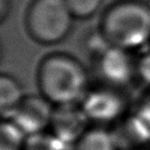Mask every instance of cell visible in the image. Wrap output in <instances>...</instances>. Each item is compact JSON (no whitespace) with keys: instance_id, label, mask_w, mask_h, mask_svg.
<instances>
[{"instance_id":"1","label":"cell","mask_w":150,"mask_h":150,"mask_svg":"<svg viewBox=\"0 0 150 150\" xmlns=\"http://www.w3.org/2000/svg\"><path fill=\"white\" fill-rule=\"evenodd\" d=\"M38 83L42 96L54 105L78 103L88 92V72L74 56L52 54L38 66Z\"/></svg>"},{"instance_id":"2","label":"cell","mask_w":150,"mask_h":150,"mask_svg":"<svg viewBox=\"0 0 150 150\" xmlns=\"http://www.w3.org/2000/svg\"><path fill=\"white\" fill-rule=\"evenodd\" d=\"M100 32L110 45L132 50L150 41V6L123 0L110 6L101 19Z\"/></svg>"},{"instance_id":"3","label":"cell","mask_w":150,"mask_h":150,"mask_svg":"<svg viewBox=\"0 0 150 150\" xmlns=\"http://www.w3.org/2000/svg\"><path fill=\"white\" fill-rule=\"evenodd\" d=\"M74 19L65 0H33L26 11L25 26L34 41L54 45L66 38Z\"/></svg>"},{"instance_id":"4","label":"cell","mask_w":150,"mask_h":150,"mask_svg":"<svg viewBox=\"0 0 150 150\" xmlns=\"http://www.w3.org/2000/svg\"><path fill=\"white\" fill-rule=\"evenodd\" d=\"M55 105L44 96H25L8 118L13 121L26 136L45 132L50 126Z\"/></svg>"},{"instance_id":"5","label":"cell","mask_w":150,"mask_h":150,"mask_svg":"<svg viewBox=\"0 0 150 150\" xmlns=\"http://www.w3.org/2000/svg\"><path fill=\"white\" fill-rule=\"evenodd\" d=\"M96 66L102 79L113 88L127 84L137 72V63L134 62L130 50L113 45L99 53Z\"/></svg>"},{"instance_id":"6","label":"cell","mask_w":150,"mask_h":150,"mask_svg":"<svg viewBox=\"0 0 150 150\" xmlns=\"http://www.w3.org/2000/svg\"><path fill=\"white\" fill-rule=\"evenodd\" d=\"M80 104L89 120L96 123L116 121L125 111L124 98L112 88H98L88 91Z\"/></svg>"},{"instance_id":"7","label":"cell","mask_w":150,"mask_h":150,"mask_svg":"<svg viewBox=\"0 0 150 150\" xmlns=\"http://www.w3.org/2000/svg\"><path fill=\"white\" fill-rule=\"evenodd\" d=\"M89 122L90 120L81 108V104L55 105L50 127L59 139L70 146L75 145L87 132Z\"/></svg>"},{"instance_id":"8","label":"cell","mask_w":150,"mask_h":150,"mask_svg":"<svg viewBox=\"0 0 150 150\" xmlns=\"http://www.w3.org/2000/svg\"><path fill=\"white\" fill-rule=\"evenodd\" d=\"M112 134L117 149L134 148L150 140V127L137 114L123 122V124Z\"/></svg>"},{"instance_id":"9","label":"cell","mask_w":150,"mask_h":150,"mask_svg":"<svg viewBox=\"0 0 150 150\" xmlns=\"http://www.w3.org/2000/svg\"><path fill=\"white\" fill-rule=\"evenodd\" d=\"M25 98L23 87L20 81L8 74L0 77V108L4 115L8 116L18 108Z\"/></svg>"},{"instance_id":"10","label":"cell","mask_w":150,"mask_h":150,"mask_svg":"<svg viewBox=\"0 0 150 150\" xmlns=\"http://www.w3.org/2000/svg\"><path fill=\"white\" fill-rule=\"evenodd\" d=\"M75 150H117L112 133L102 128L88 129L75 144Z\"/></svg>"},{"instance_id":"11","label":"cell","mask_w":150,"mask_h":150,"mask_svg":"<svg viewBox=\"0 0 150 150\" xmlns=\"http://www.w3.org/2000/svg\"><path fill=\"white\" fill-rule=\"evenodd\" d=\"M26 137L14 122L4 120L0 127V150H23Z\"/></svg>"},{"instance_id":"12","label":"cell","mask_w":150,"mask_h":150,"mask_svg":"<svg viewBox=\"0 0 150 150\" xmlns=\"http://www.w3.org/2000/svg\"><path fill=\"white\" fill-rule=\"evenodd\" d=\"M69 145L59 139L54 133L41 132L26 137L23 150H68Z\"/></svg>"},{"instance_id":"13","label":"cell","mask_w":150,"mask_h":150,"mask_svg":"<svg viewBox=\"0 0 150 150\" xmlns=\"http://www.w3.org/2000/svg\"><path fill=\"white\" fill-rule=\"evenodd\" d=\"M71 13L77 19H89L94 16L103 0H65Z\"/></svg>"},{"instance_id":"14","label":"cell","mask_w":150,"mask_h":150,"mask_svg":"<svg viewBox=\"0 0 150 150\" xmlns=\"http://www.w3.org/2000/svg\"><path fill=\"white\" fill-rule=\"evenodd\" d=\"M137 74L140 79L150 87V53L142 55L137 62Z\"/></svg>"},{"instance_id":"15","label":"cell","mask_w":150,"mask_h":150,"mask_svg":"<svg viewBox=\"0 0 150 150\" xmlns=\"http://www.w3.org/2000/svg\"><path fill=\"white\" fill-rule=\"evenodd\" d=\"M136 114L150 127V90L142 98Z\"/></svg>"},{"instance_id":"16","label":"cell","mask_w":150,"mask_h":150,"mask_svg":"<svg viewBox=\"0 0 150 150\" xmlns=\"http://www.w3.org/2000/svg\"><path fill=\"white\" fill-rule=\"evenodd\" d=\"M9 2L10 0H0V19L1 21L6 19L7 14L9 13Z\"/></svg>"}]
</instances>
